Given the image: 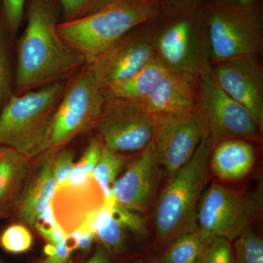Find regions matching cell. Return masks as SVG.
I'll return each instance as SVG.
<instances>
[{"mask_svg": "<svg viewBox=\"0 0 263 263\" xmlns=\"http://www.w3.org/2000/svg\"><path fill=\"white\" fill-rule=\"evenodd\" d=\"M57 24L51 0H29L27 27L17 53L15 95L67 82L86 65L60 37Z\"/></svg>", "mask_w": 263, "mask_h": 263, "instance_id": "obj_1", "label": "cell"}, {"mask_svg": "<svg viewBox=\"0 0 263 263\" xmlns=\"http://www.w3.org/2000/svg\"><path fill=\"white\" fill-rule=\"evenodd\" d=\"M178 1L114 0L93 14L58 23L57 31L89 65L124 34L164 13Z\"/></svg>", "mask_w": 263, "mask_h": 263, "instance_id": "obj_2", "label": "cell"}, {"mask_svg": "<svg viewBox=\"0 0 263 263\" xmlns=\"http://www.w3.org/2000/svg\"><path fill=\"white\" fill-rule=\"evenodd\" d=\"M212 147L202 138L187 163L168 179L156 203L153 219L157 249L197 228L199 202L209 179Z\"/></svg>", "mask_w": 263, "mask_h": 263, "instance_id": "obj_3", "label": "cell"}, {"mask_svg": "<svg viewBox=\"0 0 263 263\" xmlns=\"http://www.w3.org/2000/svg\"><path fill=\"white\" fill-rule=\"evenodd\" d=\"M204 0H179L146 22L156 58L171 72L197 73L208 57Z\"/></svg>", "mask_w": 263, "mask_h": 263, "instance_id": "obj_4", "label": "cell"}, {"mask_svg": "<svg viewBox=\"0 0 263 263\" xmlns=\"http://www.w3.org/2000/svg\"><path fill=\"white\" fill-rule=\"evenodd\" d=\"M66 83L10 96L0 113V146L11 147L29 160L45 153Z\"/></svg>", "mask_w": 263, "mask_h": 263, "instance_id": "obj_5", "label": "cell"}, {"mask_svg": "<svg viewBox=\"0 0 263 263\" xmlns=\"http://www.w3.org/2000/svg\"><path fill=\"white\" fill-rule=\"evenodd\" d=\"M204 24L210 64L246 57H262L263 8H243L204 0Z\"/></svg>", "mask_w": 263, "mask_h": 263, "instance_id": "obj_6", "label": "cell"}, {"mask_svg": "<svg viewBox=\"0 0 263 263\" xmlns=\"http://www.w3.org/2000/svg\"><path fill=\"white\" fill-rule=\"evenodd\" d=\"M197 76L195 110L203 127L202 138L212 148L222 140L251 141L259 138L262 131L251 114L216 82L209 57L200 62Z\"/></svg>", "mask_w": 263, "mask_h": 263, "instance_id": "obj_7", "label": "cell"}, {"mask_svg": "<svg viewBox=\"0 0 263 263\" xmlns=\"http://www.w3.org/2000/svg\"><path fill=\"white\" fill-rule=\"evenodd\" d=\"M262 190L254 193L230 190L212 183L204 190L197 208V228L213 237L233 241L259 216Z\"/></svg>", "mask_w": 263, "mask_h": 263, "instance_id": "obj_8", "label": "cell"}, {"mask_svg": "<svg viewBox=\"0 0 263 263\" xmlns=\"http://www.w3.org/2000/svg\"><path fill=\"white\" fill-rule=\"evenodd\" d=\"M105 102L103 91L85 65L66 83L52 122L47 151L60 150L72 138L95 127Z\"/></svg>", "mask_w": 263, "mask_h": 263, "instance_id": "obj_9", "label": "cell"}, {"mask_svg": "<svg viewBox=\"0 0 263 263\" xmlns=\"http://www.w3.org/2000/svg\"><path fill=\"white\" fill-rule=\"evenodd\" d=\"M156 59L146 23L124 34L87 65L95 82L103 90L124 80Z\"/></svg>", "mask_w": 263, "mask_h": 263, "instance_id": "obj_10", "label": "cell"}, {"mask_svg": "<svg viewBox=\"0 0 263 263\" xmlns=\"http://www.w3.org/2000/svg\"><path fill=\"white\" fill-rule=\"evenodd\" d=\"M152 118V143L158 163L170 179L193 157L203 137V127L195 108L188 113Z\"/></svg>", "mask_w": 263, "mask_h": 263, "instance_id": "obj_11", "label": "cell"}, {"mask_svg": "<svg viewBox=\"0 0 263 263\" xmlns=\"http://www.w3.org/2000/svg\"><path fill=\"white\" fill-rule=\"evenodd\" d=\"M210 65L216 82L247 109L262 131L263 65L260 57H241Z\"/></svg>", "mask_w": 263, "mask_h": 263, "instance_id": "obj_12", "label": "cell"}, {"mask_svg": "<svg viewBox=\"0 0 263 263\" xmlns=\"http://www.w3.org/2000/svg\"><path fill=\"white\" fill-rule=\"evenodd\" d=\"M95 127L103 146L119 154L141 152L153 140L155 130L153 118L132 111L106 98Z\"/></svg>", "mask_w": 263, "mask_h": 263, "instance_id": "obj_13", "label": "cell"}, {"mask_svg": "<svg viewBox=\"0 0 263 263\" xmlns=\"http://www.w3.org/2000/svg\"><path fill=\"white\" fill-rule=\"evenodd\" d=\"M197 95V73L167 72L144 98L137 100H109L136 113L156 117L195 110Z\"/></svg>", "mask_w": 263, "mask_h": 263, "instance_id": "obj_14", "label": "cell"}, {"mask_svg": "<svg viewBox=\"0 0 263 263\" xmlns=\"http://www.w3.org/2000/svg\"><path fill=\"white\" fill-rule=\"evenodd\" d=\"M160 167L152 141L114 182L111 193L116 202L135 212H146L162 176Z\"/></svg>", "mask_w": 263, "mask_h": 263, "instance_id": "obj_15", "label": "cell"}, {"mask_svg": "<svg viewBox=\"0 0 263 263\" xmlns=\"http://www.w3.org/2000/svg\"><path fill=\"white\" fill-rule=\"evenodd\" d=\"M58 151L45 152L30 177L24 182L16 203L19 221L34 227L38 217L49 206L56 194L57 183L53 176V165Z\"/></svg>", "mask_w": 263, "mask_h": 263, "instance_id": "obj_16", "label": "cell"}, {"mask_svg": "<svg viewBox=\"0 0 263 263\" xmlns=\"http://www.w3.org/2000/svg\"><path fill=\"white\" fill-rule=\"evenodd\" d=\"M257 151L247 140H222L212 148L209 167L218 179L238 181L251 172L255 162Z\"/></svg>", "mask_w": 263, "mask_h": 263, "instance_id": "obj_17", "label": "cell"}, {"mask_svg": "<svg viewBox=\"0 0 263 263\" xmlns=\"http://www.w3.org/2000/svg\"><path fill=\"white\" fill-rule=\"evenodd\" d=\"M29 160L11 147L0 146V216L16 203L28 174Z\"/></svg>", "mask_w": 263, "mask_h": 263, "instance_id": "obj_18", "label": "cell"}, {"mask_svg": "<svg viewBox=\"0 0 263 263\" xmlns=\"http://www.w3.org/2000/svg\"><path fill=\"white\" fill-rule=\"evenodd\" d=\"M169 71L157 58L124 80L110 85L102 90L105 98L137 100L149 94L159 81Z\"/></svg>", "mask_w": 263, "mask_h": 263, "instance_id": "obj_19", "label": "cell"}, {"mask_svg": "<svg viewBox=\"0 0 263 263\" xmlns=\"http://www.w3.org/2000/svg\"><path fill=\"white\" fill-rule=\"evenodd\" d=\"M213 236L197 228L179 237L165 249L160 263H195Z\"/></svg>", "mask_w": 263, "mask_h": 263, "instance_id": "obj_20", "label": "cell"}, {"mask_svg": "<svg viewBox=\"0 0 263 263\" xmlns=\"http://www.w3.org/2000/svg\"><path fill=\"white\" fill-rule=\"evenodd\" d=\"M125 163L124 156L104 146L93 173V177L105 197H112L111 188Z\"/></svg>", "mask_w": 263, "mask_h": 263, "instance_id": "obj_21", "label": "cell"}, {"mask_svg": "<svg viewBox=\"0 0 263 263\" xmlns=\"http://www.w3.org/2000/svg\"><path fill=\"white\" fill-rule=\"evenodd\" d=\"M235 263H263L262 238L249 226L235 240Z\"/></svg>", "mask_w": 263, "mask_h": 263, "instance_id": "obj_22", "label": "cell"}, {"mask_svg": "<svg viewBox=\"0 0 263 263\" xmlns=\"http://www.w3.org/2000/svg\"><path fill=\"white\" fill-rule=\"evenodd\" d=\"M33 238L28 228L22 224H12L0 236L2 248L13 254L27 252L32 246Z\"/></svg>", "mask_w": 263, "mask_h": 263, "instance_id": "obj_23", "label": "cell"}, {"mask_svg": "<svg viewBox=\"0 0 263 263\" xmlns=\"http://www.w3.org/2000/svg\"><path fill=\"white\" fill-rule=\"evenodd\" d=\"M195 263H235L231 241L213 237L199 254Z\"/></svg>", "mask_w": 263, "mask_h": 263, "instance_id": "obj_24", "label": "cell"}, {"mask_svg": "<svg viewBox=\"0 0 263 263\" xmlns=\"http://www.w3.org/2000/svg\"><path fill=\"white\" fill-rule=\"evenodd\" d=\"M114 0H60L63 9L64 22L84 18L96 13Z\"/></svg>", "mask_w": 263, "mask_h": 263, "instance_id": "obj_25", "label": "cell"}, {"mask_svg": "<svg viewBox=\"0 0 263 263\" xmlns=\"http://www.w3.org/2000/svg\"><path fill=\"white\" fill-rule=\"evenodd\" d=\"M112 214L124 230H129L138 236L144 237L146 235V224L137 212L122 206L115 201L112 207Z\"/></svg>", "mask_w": 263, "mask_h": 263, "instance_id": "obj_26", "label": "cell"}, {"mask_svg": "<svg viewBox=\"0 0 263 263\" xmlns=\"http://www.w3.org/2000/svg\"><path fill=\"white\" fill-rule=\"evenodd\" d=\"M11 89V72L5 33L0 26V106L8 100Z\"/></svg>", "mask_w": 263, "mask_h": 263, "instance_id": "obj_27", "label": "cell"}, {"mask_svg": "<svg viewBox=\"0 0 263 263\" xmlns=\"http://www.w3.org/2000/svg\"><path fill=\"white\" fill-rule=\"evenodd\" d=\"M7 29L10 34L15 35L18 32L23 18L24 6L27 0H0Z\"/></svg>", "mask_w": 263, "mask_h": 263, "instance_id": "obj_28", "label": "cell"}, {"mask_svg": "<svg viewBox=\"0 0 263 263\" xmlns=\"http://www.w3.org/2000/svg\"><path fill=\"white\" fill-rule=\"evenodd\" d=\"M74 153L70 150L60 149L53 160V172L57 186L65 183L75 167Z\"/></svg>", "mask_w": 263, "mask_h": 263, "instance_id": "obj_29", "label": "cell"}, {"mask_svg": "<svg viewBox=\"0 0 263 263\" xmlns=\"http://www.w3.org/2000/svg\"><path fill=\"white\" fill-rule=\"evenodd\" d=\"M102 148L103 143L100 138H94L90 142L89 146L85 150L84 155L74 167L83 174L93 177L94 170L101 156Z\"/></svg>", "mask_w": 263, "mask_h": 263, "instance_id": "obj_30", "label": "cell"}, {"mask_svg": "<svg viewBox=\"0 0 263 263\" xmlns=\"http://www.w3.org/2000/svg\"><path fill=\"white\" fill-rule=\"evenodd\" d=\"M73 250L72 246L70 245V240L67 235L58 245L46 246L45 252L47 258L43 263H68Z\"/></svg>", "mask_w": 263, "mask_h": 263, "instance_id": "obj_31", "label": "cell"}, {"mask_svg": "<svg viewBox=\"0 0 263 263\" xmlns=\"http://www.w3.org/2000/svg\"><path fill=\"white\" fill-rule=\"evenodd\" d=\"M69 240H72L74 249H78L80 250H88L92 245L95 235L91 232L82 229L74 230L70 233L67 234Z\"/></svg>", "mask_w": 263, "mask_h": 263, "instance_id": "obj_32", "label": "cell"}, {"mask_svg": "<svg viewBox=\"0 0 263 263\" xmlns=\"http://www.w3.org/2000/svg\"><path fill=\"white\" fill-rule=\"evenodd\" d=\"M34 228L48 242V245H57L67 236V233L59 223L56 226L42 227L35 226Z\"/></svg>", "mask_w": 263, "mask_h": 263, "instance_id": "obj_33", "label": "cell"}, {"mask_svg": "<svg viewBox=\"0 0 263 263\" xmlns=\"http://www.w3.org/2000/svg\"><path fill=\"white\" fill-rule=\"evenodd\" d=\"M83 263H112V262L107 249L99 245L93 255Z\"/></svg>", "mask_w": 263, "mask_h": 263, "instance_id": "obj_34", "label": "cell"}, {"mask_svg": "<svg viewBox=\"0 0 263 263\" xmlns=\"http://www.w3.org/2000/svg\"><path fill=\"white\" fill-rule=\"evenodd\" d=\"M226 4L235 5V6L250 8L262 5V0H215Z\"/></svg>", "mask_w": 263, "mask_h": 263, "instance_id": "obj_35", "label": "cell"}, {"mask_svg": "<svg viewBox=\"0 0 263 263\" xmlns=\"http://www.w3.org/2000/svg\"><path fill=\"white\" fill-rule=\"evenodd\" d=\"M136 263H160V262H144V261H142V262H137Z\"/></svg>", "mask_w": 263, "mask_h": 263, "instance_id": "obj_36", "label": "cell"}, {"mask_svg": "<svg viewBox=\"0 0 263 263\" xmlns=\"http://www.w3.org/2000/svg\"><path fill=\"white\" fill-rule=\"evenodd\" d=\"M0 263H2V262H0ZM37 263H41V262H37Z\"/></svg>", "mask_w": 263, "mask_h": 263, "instance_id": "obj_37", "label": "cell"}]
</instances>
